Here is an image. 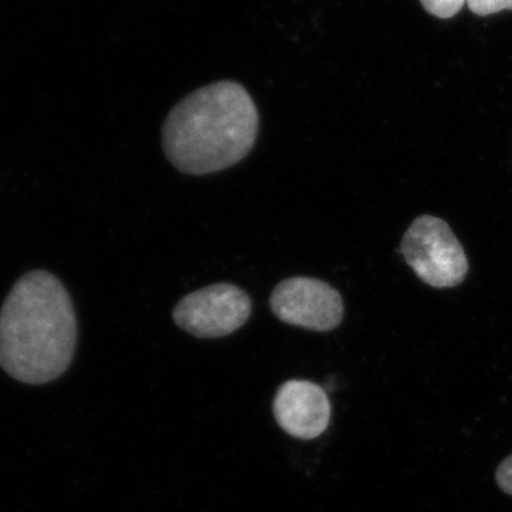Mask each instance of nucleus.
Segmentation results:
<instances>
[{
  "label": "nucleus",
  "mask_w": 512,
  "mask_h": 512,
  "mask_svg": "<svg viewBox=\"0 0 512 512\" xmlns=\"http://www.w3.org/2000/svg\"><path fill=\"white\" fill-rule=\"evenodd\" d=\"M258 131L254 100L244 86L224 80L188 94L170 111L163 147L181 173H220L251 153Z\"/></svg>",
  "instance_id": "2"
},
{
  "label": "nucleus",
  "mask_w": 512,
  "mask_h": 512,
  "mask_svg": "<svg viewBox=\"0 0 512 512\" xmlns=\"http://www.w3.org/2000/svg\"><path fill=\"white\" fill-rule=\"evenodd\" d=\"M468 9L477 16H490L512 10V0H467Z\"/></svg>",
  "instance_id": "8"
},
{
  "label": "nucleus",
  "mask_w": 512,
  "mask_h": 512,
  "mask_svg": "<svg viewBox=\"0 0 512 512\" xmlns=\"http://www.w3.org/2000/svg\"><path fill=\"white\" fill-rule=\"evenodd\" d=\"M77 336L72 298L60 279L30 271L0 309V367L20 383L53 382L72 365Z\"/></svg>",
  "instance_id": "1"
},
{
  "label": "nucleus",
  "mask_w": 512,
  "mask_h": 512,
  "mask_svg": "<svg viewBox=\"0 0 512 512\" xmlns=\"http://www.w3.org/2000/svg\"><path fill=\"white\" fill-rule=\"evenodd\" d=\"M423 8L439 19H451L458 15L467 0H420Z\"/></svg>",
  "instance_id": "7"
},
{
  "label": "nucleus",
  "mask_w": 512,
  "mask_h": 512,
  "mask_svg": "<svg viewBox=\"0 0 512 512\" xmlns=\"http://www.w3.org/2000/svg\"><path fill=\"white\" fill-rule=\"evenodd\" d=\"M402 254L424 284L433 288H454L466 279L468 261L447 222L421 215L402 239Z\"/></svg>",
  "instance_id": "3"
},
{
  "label": "nucleus",
  "mask_w": 512,
  "mask_h": 512,
  "mask_svg": "<svg viewBox=\"0 0 512 512\" xmlns=\"http://www.w3.org/2000/svg\"><path fill=\"white\" fill-rule=\"evenodd\" d=\"M251 312L247 292L237 285L215 284L184 296L175 305L173 318L178 328L195 338L218 339L241 329Z\"/></svg>",
  "instance_id": "4"
},
{
  "label": "nucleus",
  "mask_w": 512,
  "mask_h": 512,
  "mask_svg": "<svg viewBox=\"0 0 512 512\" xmlns=\"http://www.w3.org/2000/svg\"><path fill=\"white\" fill-rule=\"evenodd\" d=\"M274 414L289 436L313 440L328 429L332 406L323 387L308 380H289L276 392Z\"/></svg>",
  "instance_id": "6"
},
{
  "label": "nucleus",
  "mask_w": 512,
  "mask_h": 512,
  "mask_svg": "<svg viewBox=\"0 0 512 512\" xmlns=\"http://www.w3.org/2000/svg\"><path fill=\"white\" fill-rule=\"evenodd\" d=\"M269 305L281 322L313 332L338 328L345 315L342 295L328 282L306 276L279 282Z\"/></svg>",
  "instance_id": "5"
},
{
  "label": "nucleus",
  "mask_w": 512,
  "mask_h": 512,
  "mask_svg": "<svg viewBox=\"0 0 512 512\" xmlns=\"http://www.w3.org/2000/svg\"><path fill=\"white\" fill-rule=\"evenodd\" d=\"M495 481L503 493L512 495V454L495 471Z\"/></svg>",
  "instance_id": "9"
}]
</instances>
